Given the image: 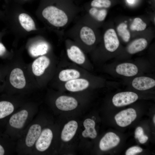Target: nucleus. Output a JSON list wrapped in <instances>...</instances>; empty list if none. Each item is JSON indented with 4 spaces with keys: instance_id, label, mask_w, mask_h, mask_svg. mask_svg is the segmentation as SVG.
I'll return each instance as SVG.
<instances>
[{
    "instance_id": "30",
    "label": "nucleus",
    "mask_w": 155,
    "mask_h": 155,
    "mask_svg": "<svg viewBox=\"0 0 155 155\" xmlns=\"http://www.w3.org/2000/svg\"><path fill=\"white\" fill-rule=\"evenodd\" d=\"M6 51V49L1 43H0V56L3 55Z\"/></svg>"
},
{
    "instance_id": "33",
    "label": "nucleus",
    "mask_w": 155,
    "mask_h": 155,
    "mask_svg": "<svg viewBox=\"0 0 155 155\" xmlns=\"http://www.w3.org/2000/svg\"><path fill=\"white\" fill-rule=\"evenodd\" d=\"M23 1H28V0H22Z\"/></svg>"
},
{
    "instance_id": "8",
    "label": "nucleus",
    "mask_w": 155,
    "mask_h": 155,
    "mask_svg": "<svg viewBox=\"0 0 155 155\" xmlns=\"http://www.w3.org/2000/svg\"><path fill=\"white\" fill-rule=\"evenodd\" d=\"M55 104L59 109L63 111H68L76 108L78 103L77 100L73 97L62 96L57 99Z\"/></svg>"
},
{
    "instance_id": "9",
    "label": "nucleus",
    "mask_w": 155,
    "mask_h": 155,
    "mask_svg": "<svg viewBox=\"0 0 155 155\" xmlns=\"http://www.w3.org/2000/svg\"><path fill=\"white\" fill-rule=\"evenodd\" d=\"M9 81L11 85L18 89L23 88L26 84L23 72L19 68H15L12 71L9 76Z\"/></svg>"
},
{
    "instance_id": "27",
    "label": "nucleus",
    "mask_w": 155,
    "mask_h": 155,
    "mask_svg": "<svg viewBox=\"0 0 155 155\" xmlns=\"http://www.w3.org/2000/svg\"><path fill=\"white\" fill-rule=\"evenodd\" d=\"M135 137L138 139L139 142L142 144L146 143L148 139V137L144 134L142 128L140 127H137L135 130Z\"/></svg>"
},
{
    "instance_id": "11",
    "label": "nucleus",
    "mask_w": 155,
    "mask_h": 155,
    "mask_svg": "<svg viewBox=\"0 0 155 155\" xmlns=\"http://www.w3.org/2000/svg\"><path fill=\"white\" fill-rule=\"evenodd\" d=\"M50 63L49 59L46 57L41 56L33 62L32 65V71L35 75L39 76L44 73Z\"/></svg>"
},
{
    "instance_id": "16",
    "label": "nucleus",
    "mask_w": 155,
    "mask_h": 155,
    "mask_svg": "<svg viewBox=\"0 0 155 155\" xmlns=\"http://www.w3.org/2000/svg\"><path fill=\"white\" fill-rule=\"evenodd\" d=\"M78 127V123L75 121H71L66 124L61 132L62 140L66 142L71 140L75 135Z\"/></svg>"
},
{
    "instance_id": "20",
    "label": "nucleus",
    "mask_w": 155,
    "mask_h": 155,
    "mask_svg": "<svg viewBox=\"0 0 155 155\" xmlns=\"http://www.w3.org/2000/svg\"><path fill=\"white\" fill-rule=\"evenodd\" d=\"M95 124L94 121L90 119H86L84 121L83 125L85 129L82 133L84 137L92 139L96 137L97 133L95 129Z\"/></svg>"
},
{
    "instance_id": "19",
    "label": "nucleus",
    "mask_w": 155,
    "mask_h": 155,
    "mask_svg": "<svg viewBox=\"0 0 155 155\" xmlns=\"http://www.w3.org/2000/svg\"><path fill=\"white\" fill-rule=\"evenodd\" d=\"M48 49L47 43L44 41H40L32 45L29 48V51L32 56L36 57L45 54Z\"/></svg>"
},
{
    "instance_id": "7",
    "label": "nucleus",
    "mask_w": 155,
    "mask_h": 155,
    "mask_svg": "<svg viewBox=\"0 0 155 155\" xmlns=\"http://www.w3.org/2000/svg\"><path fill=\"white\" fill-rule=\"evenodd\" d=\"M120 141L119 137L114 133H107L101 140L100 148L102 151L107 150L117 146Z\"/></svg>"
},
{
    "instance_id": "29",
    "label": "nucleus",
    "mask_w": 155,
    "mask_h": 155,
    "mask_svg": "<svg viewBox=\"0 0 155 155\" xmlns=\"http://www.w3.org/2000/svg\"><path fill=\"white\" fill-rule=\"evenodd\" d=\"M0 142V155H4L6 153V150L4 146Z\"/></svg>"
},
{
    "instance_id": "22",
    "label": "nucleus",
    "mask_w": 155,
    "mask_h": 155,
    "mask_svg": "<svg viewBox=\"0 0 155 155\" xmlns=\"http://www.w3.org/2000/svg\"><path fill=\"white\" fill-rule=\"evenodd\" d=\"M88 15L96 21L101 22L105 19L107 11L104 8L99 9L91 7L87 9Z\"/></svg>"
},
{
    "instance_id": "5",
    "label": "nucleus",
    "mask_w": 155,
    "mask_h": 155,
    "mask_svg": "<svg viewBox=\"0 0 155 155\" xmlns=\"http://www.w3.org/2000/svg\"><path fill=\"white\" fill-rule=\"evenodd\" d=\"M103 40L105 49L108 51L113 52L118 48L119 42L115 30L108 29L105 32Z\"/></svg>"
},
{
    "instance_id": "18",
    "label": "nucleus",
    "mask_w": 155,
    "mask_h": 155,
    "mask_svg": "<svg viewBox=\"0 0 155 155\" xmlns=\"http://www.w3.org/2000/svg\"><path fill=\"white\" fill-rule=\"evenodd\" d=\"M147 45L148 42L145 39L139 38L130 43L127 47V51L130 54H134L144 50Z\"/></svg>"
},
{
    "instance_id": "13",
    "label": "nucleus",
    "mask_w": 155,
    "mask_h": 155,
    "mask_svg": "<svg viewBox=\"0 0 155 155\" xmlns=\"http://www.w3.org/2000/svg\"><path fill=\"white\" fill-rule=\"evenodd\" d=\"M69 58L72 61L79 64L83 63L85 60L84 54L77 46L73 45L67 49Z\"/></svg>"
},
{
    "instance_id": "24",
    "label": "nucleus",
    "mask_w": 155,
    "mask_h": 155,
    "mask_svg": "<svg viewBox=\"0 0 155 155\" xmlns=\"http://www.w3.org/2000/svg\"><path fill=\"white\" fill-rule=\"evenodd\" d=\"M117 30L118 35L124 42H127L129 41L130 34L127 29V25L126 24L120 23L117 27Z\"/></svg>"
},
{
    "instance_id": "15",
    "label": "nucleus",
    "mask_w": 155,
    "mask_h": 155,
    "mask_svg": "<svg viewBox=\"0 0 155 155\" xmlns=\"http://www.w3.org/2000/svg\"><path fill=\"white\" fill-rule=\"evenodd\" d=\"M89 82L84 79H75L68 81L65 84V88L68 90L75 92L83 90L87 88Z\"/></svg>"
},
{
    "instance_id": "26",
    "label": "nucleus",
    "mask_w": 155,
    "mask_h": 155,
    "mask_svg": "<svg viewBox=\"0 0 155 155\" xmlns=\"http://www.w3.org/2000/svg\"><path fill=\"white\" fill-rule=\"evenodd\" d=\"M111 5L110 0H93L90 3L91 7L99 9L109 7Z\"/></svg>"
},
{
    "instance_id": "12",
    "label": "nucleus",
    "mask_w": 155,
    "mask_h": 155,
    "mask_svg": "<svg viewBox=\"0 0 155 155\" xmlns=\"http://www.w3.org/2000/svg\"><path fill=\"white\" fill-rule=\"evenodd\" d=\"M28 116V112L23 110L12 115L9 120V123L11 127L21 129L24 126Z\"/></svg>"
},
{
    "instance_id": "28",
    "label": "nucleus",
    "mask_w": 155,
    "mask_h": 155,
    "mask_svg": "<svg viewBox=\"0 0 155 155\" xmlns=\"http://www.w3.org/2000/svg\"><path fill=\"white\" fill-rule=\"evenodd\" d=\"M142 151V149L138 146H133L127 150L125 154L126 155H134L137 153L141 152Z\"/></svg>"
},
{
    "instance_id": "3",
    "label": "nucleus",
    "mask_w": 155,
    "mask_h": 155,
    "mask_svg": "<svg viewBox=\"0 0 155 155\" xmlns=\"http://www.w3.org/2000/svg\"><path fill=\"white\" fill-rule=\"evenodd\" d=\"M138 98L137 95L133 92H123L115 94L112 98V102L115 106L121 107L134 102Z\"/></svg>"
},
{
    "instance_id": "2",
    "label": "nucleus",
    "mask_w": 155,
    "mask_h": 155,
    "mask_svg": "<svg viewBox=\"0 0 155 155\" xmlns=\"http://www.w3.org/2000/svg\"><path fill=\"white\" fill-rule=\"evenodd\" d=\"M67 36L78 39L88 46L94 44L96 40L94 30L82 19L78 21L68 31Z\"/></svg>"
},
{
    "instance_id": "1",
    "label": "nucleus",
    "mask_w": 155,
    "mask_h": 155,
    "mask_svg": "<svg viewBox=\"0 0 155 155\" xmlns=\"http://www.w3.org/2000/svg\"><path fill=\"white\" fill-rule=\"evenodd\" d=\"M42 14L49 24L61 31L73 20L80 10L73 0H49Z\"/></svg>"
},
{
    "instance_id": "17",
    "label": "nucleus",
    "mask_w": 155,
    "mask_h": 155,
    "mask_svg": "<svg viewBox=\"0 0 155 155\" xmlns=\"http://www.w3.org/2000/svg\"><path fill=\"white\" fill-rule=\"evenodd\" d=\"M41 127L38 124H34L31 126L26 135L25 143L28 147H32L35 144L41 133Z\"/></svg>"
},
{
    "instance_id": "31",
    "label": "nucleus",
    "mask_w": 155,
    "mask_h": 155,
    "mask_svg": "<svg viewBox=\"0 0 155 155\" xmlns=\"http://www.w3.org/2000/svg\"><path fill=\"white\" fill-rule=\"evenodd\" d=\"M127 1L129 3H133V0H127Z\"/></svg>"
},
{
    "instance_id": "23",
    "label": "nucleus",
    "mask_w": 155,
    "mask_h": 155,
    "mask_svg": "<svg viewBox=\"0 0 155 155\" xmlns=\"http://www.w3.org/2000/svg\"><path fill=\"white\" fill-rule=\"evenodd\" d=\"M80 76V73L78 71L74 69H67L61 71L59 77L61 81H68L78 78Z\"/></svg>"
},
{
    "instance_id": "10",
    "label": "nucleus",
    "mask_w": 155,
    "mask_h": 155,
    "mask_svg": "<svg viewBox=\"0 0 155 155\" xmlns=\"http://www.w3.org/2000/svg\"><path fill=\"white\" fill-rule=\"evenodd\" d=\"M133 87L139 90H147L155 86V80L153 79L147 77H136L133 80Z\"/></svg>"
},
{
    "instance_id": "4",
    "label": "nucleus",
    "mask_w": 155,
    "mask_h": 155,
    "mask_svg": "<svg viewBox=\"0 0 155 155\" xmlns=\"http://www.w3.org/2000/svg\"><path fill=\"white\" fill-rule=\"evenodd\" d=\"M137 117L135 110L132 108H129L123 110L115 116L117 123L121 127H125L130 125Z\"/></svg>"
},
{
    "instance_id": "6",
    "label": "nucleus",
    "mask_w": 155,
    "mask_h": 155,
    "mask_svg": "<svg viewBox=\"0 0 155 155\" xmlns=\"http://www.w3.org/2000/svg\"><path fill=\"white\" fill-rule=\"evenodd\" d=\"M53 137V133L50 129H44L41 133L36 142L35 146L36 149L40 152L46 150L50 145Z\"/></svg>"
},
{
    "instance_id": "21",
    "label": "nucleus",
    "mask_w": 155,
    "mask_h": 155,
    "mask_svg": "<svg viewBox=\"0 0 155 155\" xmlns=\"http://www.w3.org/2000/svg\"><path fill=\"white\" fill-rule=\"evenodd\" d=\"M20 23L22 27L26 31L30 32L36 30L35 23L32 18L28 14L22 13L18 17Z\"/></svg>"
},
{
    "instance_id": "32",
    "label": "nucleus",
    "mask_w": 155,
    "mask_h": 155,
    "mask_svg": "<svg viewBox=\"0 0 155 155\" xmlns=\"http://www.w3.org/2000/svg\"><path fill=\"white\" fill-rule=\"evenodd\" d=\"M153 122L155 124V115H154V117H153Z\"/></svg>"
},
{
    "instance_id": "14",
    "label": "nucleus",
    "mask_w": 155,
    "mask_h": 155,
    "mask_svg": "<svg viewBox=\"0 0 155 155\" xmlns=\"http://www.w3.org/2000/svg\"><path fill=\"white\" fill-rule=\"evenodd\" d=\"M117 73L119 74L127 77H132L136 75L138 69L135 64L129 63H121L116 68Z\"/></svg>"
},
{
    "instance_id": "25",
    "label": "nucleus",
    "mask_w": 155,
    "mask_h": 155,
    "mask_svg": "<svg viewBox=\"0 0 155 155\" xmlns=\"http://www.w3.org/2000/svg\"><path fill=\"white\" fill-rule=\"evenodd\" d=\"M146 24L139 18H135L130 26V29L133 31H142L146 27Z\"/></svg>"
}]
</instances>
